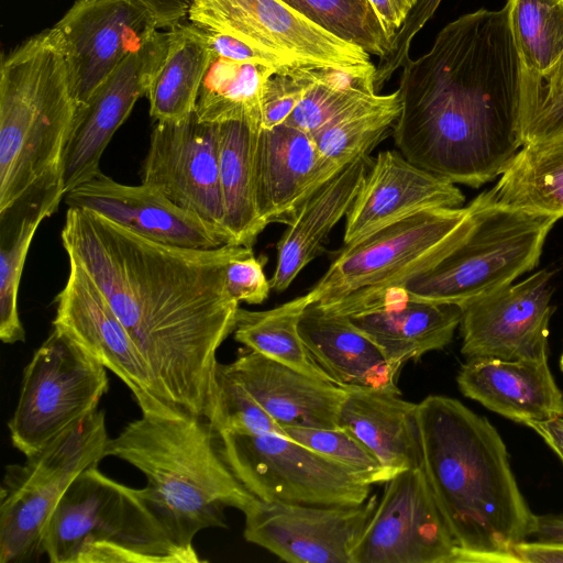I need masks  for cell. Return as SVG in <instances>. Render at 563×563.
I'll return each mask as SVG.
<instances>
[{
  "label": "cell",
  "mask_w": 563,
  "mask_h": 563,
  "mask_svg": "<svg viewBox=\"0 0 563 563\" xmlns=\"http://www.w3.org/2000/svg\"><path fill=\"white\" fill-rule=\"evenodd\" d=\"M62 243L93 280L129 332L165 399L207 418L218 349L240 308L227 267L253 249H189L146 239L108 218L68 208Z\"/></svg>",
  "instance_id": "6da1fadb"
},
{
  "label": "cell",
  "mask_w": 563,
  "mask_h": 563,
  "mask_svg": "<svg viewBox=\"0 0 563 563\" xmlns=\"http://www.w3.org/2000/svg\"><path fill=\"white\" fill-rule=\"evenodd\" d=\"M521 69L506 7L451 21L402 65L396 147L453 184L495 179L522 146Z\"/></svg>",
  "instance_id": "7a4b0ae2"
},
{
  "label": "cell",
  "mask_w": 563,
  "mask_h": 563,
  "mask_svg": "<svg viewBox=\"0 0 563 563\" xmlns=\"http://www.w3.org/2000/svg\"><path fill=\"white\" fill-rule=\"evenodd\" d=\"M422 468L459 548V563H517L514 548L537 517L522 496L505 442L460 400L427 396L417 410Z\"/></svg>",
  "instance_id": "3957f363"
},
{
  "label": "cell",
  "mask_w": 563,
  "mask_h": 563,
  "mask_svg": "<svg viewBox=\"0 0 563 563\" xmlns=\"http://www.w3.org/2000/svg\"><path fill=\"white\" fill-rule=\"evenodd\" d=\"M77 104L51 29L2 54L0 218L53 216L62 200L63 157ZM21 221V220H20Z\"/></svg>",
  "instance_id": "277c9868"
},
{
  "label": "cell",
  "mask_w": 563,
  "mask_h": 563,
  "mask_svg": "<svg viewBox=\"0 0 563 563\" xmlns=\"http://www.w3.org/2000/svg\"><path fill=\"white\" fill-rule=\"evenodd\" d=\"M123 460L146 478L144 495L174 541L197 563L194 539L208 528H227L225 508L243 514L257 499L222 457L206 418L142 413L109 439L106 457Z\"/></svg>",
  "instance_id": "5b68a950"
},
{
  "label": "cell",
  "mask_w": 563,
  "mask_h": 563,
  "mask_svg": "<svg viewBox=\"0 0 563 563\" xmlns=\"http://www.w3.org/2000/svg\"><path fill=\"white\" fill-rule=\"evenodd\" d=\"M91 466L53 512L44 551L51 563H197L172 538L143 488Z\"/></svg>",
  "instance_id": "8992f818"
},
{
  "label": "cell",
  "mask_w": 563,
  "mask_h": 563,
  "mask_svg": "<svg viewBox=\"0 0 563 563\" xmlns=\"http://www.w3.org/2000/svg\"><path fill=\"white\" fill-rule=\"evenodd\" d=\"M473 205L433 208L343 245L327 272L299 296L308 307L340 312L386 290L402 288L435 265L467 232Z\"/></svg>",
  "instance_id": "52a82bcc"
},
{
  "label": "cell",
  "mask_w": 563,
  "mask_h": 563,
  "mask_svg": "<svg viewBox=\"0 0 563 563\" xmlns=\"http://www.w3.org/2000/svg\"><path fill=\"white\" fill-rule=\"evenodd\" d=\"M471 202L470 229L435 265L402 287L409 299L462 306L538 265L556 218L498 205L487 191Z\"/></svg>",
  "instance_id": "ba28073f"
},
{
  "label": "cell",
  "mask_w": 563,
  "mask_h": 563,
  "mask_svg": "<svg viewBox=\"0 0 563 563\" xmlns=\"http://www.w3.org/2000/svg\"><path fill=\"white\" fill-rule=\"evenodd\" d=\"M106 413L79 420L21 464L5 466L0 488V562L22 563L44 551L48 521L71 483L106 457Z\"/></svg>",
  "instance_id": "9c48e42d"
},
{
  "label": "cell",
  "mask_w": 563,
  "mask_h": 563,
  "mask_svg": "<svg viewBox=\"0 0 563 563\" xmlns=\"http://www.w3.org/2000/svg\"><path fill=\"white\" fill-rule=\"evenodd\" d=\"M109 389L107 368L76 341L53 328L23 371L8 422L13 446L26 457L98 410Z\"/></svg>",
  "instance_id": "30bf717a"
},
{
  "label": "cell",
  "mask_w": 563,
  "mask_h": 563,
  "mask_svg": "<svg viewBox=\"0 0 563 563\" xmlns=\"http://www.w3.org/2000/svg\"><path fill=\"white\" fill-rule=\"evenodd\" d=\"M219 450L257 499L311 506H360L372 484L349 467L278 433H219Z\"/></svg>",
  "instance_id": "8fae6325"
},
{
  "label": "cell",
  "mask_w": 563,
  "mask_h": 563,
  "mask_svg": "<svg viewBox=\"0 0 563 563\" xmlns=\"http://www.w3.org/2000/svg\"><path fill=\"white\" fill-rule=\"evenodd\" d=\"M188 20L232 35L295 65L352 69L369 66V54L283 0H192Z\"/></svg>",
  "instance_id": "7c38bea8"
},
{
  "label": "cell",
  "mask_w": 563,
  "mask_h": 563,
  "mask_svg": "<svg viewBox=\"0 0 563 563\" xmlns=\"http://www.w3.org/2000/svg\"><path fill=\"white\" fill-rule=\"evenodd\" d=\"M352 551L353 563H459V548L422 467L384 483Z\"/></svg>",
  "instance_id": "4fadbf2b"
},
{
  "label": "cell",
  "mask_w": 563,
  "mask_h": 563,
  "mask_svg": "<svg viewBox=\"0 0 563 563\" xmlns=\"http://www.w3.org/2000/svg\"><path fill=\"white\" fill-rule=\"evenodd\" d=\"M51 30L79 107L159 29L137 0H76Z\"/></svg>",
  "instance_id": "5bb4252c"
},
{
  "label": "cell",
  "mask_w": 563,
  "mask_h": 563,
  "mask_svg": "<svg viewBox=\"0 0 563 563\" xmlns=\"http://www.w3.org/2000/svg\"><path fill=\"white\" fill-rule=\"evenodd\" d=\"M68 263L66 284L55 298L53 327L114 373L131 390L142 413L188 416L162 395L148 365L93 280L77 263Z\"/></svg>",
  "instance_id": "9a60e30c"
},
{
  "label": "cell",
  "mask_w": 563,
  "mask_h": 563,
  "mask_svg": "<svg viewBox=\"0 0 563 563\" xmlns=\"http://www.w3.org/2000/svg\"><path fill=\"white\" fill-rule=\"evenodd\" d=\"M553 273L542 269L461 306V353L467 358L548 356Z\"/></svg>",
  "instance_id": "2e32d148"
},
{
  "label": "cell",
  "mask_w": 563,
  "mask_h": 563,
  "mask_svg": "<svg viewBox=\"0 0 563 563\" xmlns=\"http://www.w3.org/2000/svg\"><path fill=\"white\" fill-rule=\"evenodd\" d=\"M377 503V495L360 506L260 500L244 514L243 536L289 563H353V548Z\"/></svg>",
  "instance_id": "e0dca14e"
},
{
  "label": "cell",
  "mask_w": 563,
  "mask_h": 563,
  "mask_svg": "<svg viewBox=\"0 0 563 563\" xmlns=\"http://www.w3.org/2000/svg\"><path fill=\"white\" fill-rule=\"evenodd\" d=\"M142 183L228 233L219 179L218 123L200 121L195 111L179 121H156Z\"/></svg>",
  "instance_id": "ac0fdd59"
},
{
  "label": "cell",
  "mask_w": 563,
  "mask_h": 563,
  "mask_svg": "<svg viewBox=\"0 0 563 563\" xmlns=\"http://www.w3.org/2000/svg\"><path fill=\"white\" fill-rule=\"evenodd\" d=\"M170 37V30H156L126 56L85 104L77 107L63 157L65 195L101 172L103 151L137 99L146 95L166 56Z\"/></svg>",
  "instance_id": "d6986e66"
},
{
  "label": "cell",
  "mask_w": 563,
  "mask_h": 563,
  "mask_svg": "<svg viewBox=\"0 0 563 563\" xmlns=\"http://www.w3.org/2000/svg\"><path fill=\"white\" fill-rule=\"evenodd\" d=\"M68 208L99 213L156 242L189 249L231 244L228 233L169 200L158 188L120 184L101 172L64 196Z\"/></svg>",
  "instance_id": "ffe728a7"
},
{
  "label": "cell",
  "mask_w": 563,
  "mask_h": 563,
  "mask_svg": "<svg viewBox=\"0 0 563 563\" xmlns=\"http://www.w3.org/2000/svg\"><path fill=\"white\" fill-rule=\"evenodd\" d=\"M464 201L455 184L415 165L399 151H382L372 159L345 217L343 245L416 212L459 208Z\"/></svg>",
  "instance_id": "44dd1931"
},
{
  "label": "cell",
  "mask_w": 563,
  "mask_h": 563,
  "mask_svg": "<svg viewBox=\"0 0 563 563\" xmlns=\"http://www.w3.org/2000/svg\"><path fill=\"white\" fill-rule=\"evenodd\" d=\"M342 168L321 155L311 134L288 124L261 128L254 153L261 219L266 225L288 224L300 205Z\"/></svg>",
  "instance_id": "7402d4cb"
},
{
  "label": "cell",
  "mask_w": 563,
  "mask_h": 563,
  "mask_svg": "<svg viewBox=\"0 0 563 563\" xmlns=\"http://www.w3.org/2000/svg\"><path fill=\"white\" fill-rule=\"evenodd\" d=\"M361 306L346 317L380 349L398 375L409 361L450 344L462 314L459 305L409 299L402 288L386 290Z\"/></svg>",
  "instance_id": "603a6c76"
},
{
  "label": "cell",
  "mask_w": 563,
  "mask_h": 563,
  "mask_svg": "<svg viewBox=\"0 0 563 563\" xmlns=\"http://www.w3.org/2000/svg\"><path fill=\"white\" fill-rule=\"evenodd\" d=\"M223 367L282 427L339 428L345 388L247 347Z\"/></svg>",
  "instance_id": "cb8c5ba5"
},
{
  "label": "cell",
  "mask_w": 563,
  "mask_h": 563,
  "mask_svg": "<svg viewBox=\"0 0 563 563\" xmlns=\"http://www.w3.org/2000/svg\"><path fill=\"white\" fill-rule=\"evenodd\" d=\"M456 383L465 397L519 423L563 416V393L552 376L548 356L467 358Z\"/></svg>",
  "instance_id": "d4e9b609"
},
{
  "label": "cell",
  "mask_w": 563,
  "mask_h": 563,
  "mask_svg": "<svg viewBox=\"0 0 563 563\" xmlns=\"http://www.w3.org/2000/svg\"><path fill=\"white\" fill-rule=\"evenodd\" d=\"M298 331L317 364L343 388L400 395L396 374L380 349L351 320L317 303L302 312Z\"/></svg>",
  "instance_id": "484cf974"
},
{
  "label": "cell",
  "mask_w": 563,
  "mask_h": 563,
  "mask_svg": "<svg viewBox=\"0 0 563 563\" xmlns=\"http://www.w3.org/2000/svg\"><path fill=\"white\" fill-rule=\"evenodd\" d=\"M372 159L369 154L355 157L300 205L277 243L269 279L274 291L286 290L321 253L332 229L346 217Z\"/></svg>",
  "instance_id": "4316f807"
},
{
  "label": "cell",
  "mask_w": 563,
  "mask_h": 563,
  "mask_svg": "<svg viewBox=\"0 0 563 563\" xmlns=\"http://www.w3.org/2000/svg\"><path fill=\"white\" fill-rule=\"evenodd\" d=\"M345 389L338 426L365 445L388 479L422 467L418 404L387 391Z\"/></svg>",
  "instance_id": "83f0119b"
},
{
  "label": "cell",
  "mask_w": 563,
  "mask_h": 563,
  "mask_svg": "<svg viewBox=\"0 0 563 563\" xmlns=\"http://www.w3.org/2000/svg\"><path fill=\"white\" fill-rule=\"evenodd\" d=\"M261 126L244 120L219 124V179L231 244L253 249L267 227L255 200L254 153Z\"/></svg>",
  "instance_id": "f1b7e54d"
},
{
  "label": "cell",
  "mask_w": 563,
  "mask_h": 563,
  "mask_svg": "<svg viewBox=\"0 0 563 563\" xmlns=\"http://www.w3.org/2000/svg\"><path fill=\"white\" fill-rule=\"evenodd\" d=\"M487 195L505 207L562 218L563 133L522 145Z\"/></svg>",
  "instance_id": "f546056e"
},
{
  "label": "cell",
  "mask_w": 563,
  "mask_h": 563,
  "mask_svg": "<svg viewBox=\"0 0 563 563\" xmlns=\"http://www.w3.org/2000/svg\"><path fill=\"white\" fill-rule=\"evenodd\" d=\"M172 31L169 46L145 97L155 121H179L190 115L211 52L199 25L183 22Z\"/></svg>",
  "instance_id": "4dcf8cb0"
},
{
  "label": "cell",
  "mask_w": 563,
  "mask_h": 563,
  "mask_svg": "<svg viewBox=\"0 0 563 563\" xmlns=\"http://www.w3.org/2000/svg\"><path fill=\"white\" fill-rule=\"evenodd\" d=\"M272 68L211 56L195 113L202 122L244 120L261 126L262 97Z\"/></svg>",
  "instance_id": "1f68e13d"
},
{
  "label": "cell",
  "mask_w": 563,
  "mask_h": 563,
  "mask_svg": "<svg viewBox=\"0 0 563 563\" xmlns=\"http://www.w3.org/2000/svg\"><path fill=\"white\" fill-rule=\"evenodd\" d=\"M306 308L299 297L268 310L239 308L234 340L303 374L333 383L300 338L298 323Z\"/></svg>",
  "instance_id": "d6a6232c"
},
{
  "label": "cell",
  "mask_w": 563,
  "mask_h": 563,
  "mask_svg": "<svg viewBox=\"0 0 563 563\" xmlns=\"http://www.w3.org/2000/svg\"><path fill=\"white\" fill-rule=\"evenodd\" d=\"M400 113L398 90L373 95L330 122L312 137L321 155L344 167L355 157L369 154L393 129Z\"/></svg>",
  "instance_id": "836d02e7"
},
{
  "label": "cell",
  "mask_w": 563,
  "mask_h": 563,
  "mask_svg": "<svg viewBox=\"0 0 563 563\" xmlns=\"http://www.w3.org/2000/svg\"><path fill=\"white\" fill-rule=\"evenodd\" d=\"M375 71L374 64L352 69L319 67L316 81L284 124L313 135L376 95Z\"/></svg>",
  "instance_id": "e575fe53"
},
{
  "label": "cell",
  "mask_w": 563,
  "mask_h": 563,
  "mask_svg": "<svg viewBox=\"0 0 563 563\" xmlns=\"http://www.w3.org/2000/svg\"><path fill=\"white\" fill-rule=\"evenodd\" d=\"M505 7L522 70L547 73L563 55V0H507Z\"/></svg>",
  "instance_id": "d590c367"
},
{
  "label": "cell",
  "mask_w": 563,
  "mask_h": 563,
  "mask_svg": "<svg viewBox=\"0 0 563 563\" xmlns=\"http://www.w3.org/2000/svg\"><path fill=\"white\" fill-rule=\"evenodd\" d=\"M335 36L385 58L391 41L368 0H283Z\"/></svg>",
  "instance_id": "8d00e7d4"
},
{
  "label": "cell",
  "mask_w": 563,
  "mask_h": 563,
  "mask_svg": "<svg viewBox=\"0 0 563 563\" xmlns=\"http://www.w3.org/2000/svg\"><path fill=\"white\" fill-rule=\"evenodd\" d=\"M520 132L522 145L563 133V55L542 75L521 69Z\"/></svg>",
  "instance_id": "74e56055"
},
{
  "label": "cell",
  "mask_w": 563,
  "mask_h": 563,
  "mask_svg": "<svg viewBox=\"0 0 563 563\" xmlns=\"http://www.w3.org/2000/svg\"><path fill=\"white\" fill-rule=\"evenodd\" d=\"M45 213L25 216L9 230V242L2 240L0 250V339L13 344L25 341L19 316L18 295L30 245Z\"/></svg>",
  "instance_id": "f35d334b"
},
{
  "label": "cell",
  "mask_w": 563,
  "mask_h": 563,
  "mask_svg": "<svg viewBox=\"0 0 563 563\" xmlns=\"http://www.w3.org/2000/svg\"><path fill=\"white\" fill-rule=\"evenodd\" d=\"M217 434L225 432L245 434L278 433V424L256 399L218 363L213 394L206 418Z\"/></svg>",
  "instance_id": "ab89813d"
},
{
  "label": "cell",
  "mask_w": 563,
  "mask_h": 563,
  "mask_svg": "<svg viewBox=\"0 0 563 563\" xmlns=\"http://www.w3.org/2000/svg\"><path fill=\"white\" fill-rule=\"evenodd\" d=\"M285 435L354 471L372 485L388 477L378 460L354 435L342 428L283 427Z\"/></svg>",
  "instance_id": "60d3db41"
},
{
  "label": "cell",
  "mask_w": 563,
  "mask_h": 563,
  "mask_svg": "<svg viewBox=\"0 0 563 563\" xmlns=\"http://www.w3.org/2000/svg\"><path fill=\"white\" fill-rule=\"evenodd\" d=\"M319 67L298 65L273 74L262 97V129L284 124L316 81Z\"/></svg>",
  "instance_id": "b9f144b4"
},
{
  "label": "cell",
  "mask_w": 563,
  "mask_h": 563,
  "mask_svg": "<svg viewBox=\"0 0 563 563\" xmlns=\"http://www.w3.org/2000/svg\"><path fill=\"white\" fill-rule=\"evenodd\" d=\"M442 0H419L407 16L405 23L391 41L390 53L379 60L375 71L376 93L389 80L391 75L409 58V51L415 36L433 16Z\"/></svg>",
  "instance_id": "7bdbcfd3"
},
{
  "label": "cell",
  "mask_w": 563,
  "mask_h": 563,
  "mask_svg": "<svg viewBox=\"0 0 563 563\" xmlns=\"http://www.w3.org/2000/svg\"><path fill=\"white\" fill-rule=\"evenodd\" d=\"M225 286L233 299L249 305L264 302L272 289L264 273V262L254 254L230 262L225 273Z\"/></svg>",
  "instance_id": "ee69618b"
},
{
  "label": "cell",
  "mask_w": 563,
  "mask_h": 563,
  "mask_svg": "<svg viewBox=\"0 0 563 563\" xmlns=\"http://www.w3.org/2000/svg\"><path fill=\"white\" fill-rule=\"evenodd\" d=\"M199 26L207 40L211 56L239 63L262 65L277 73L292 66H298L278 56L260 51L238 37L208 26Z\"/></svg>",
  "instance_id": "f6af8a7d"
},
{
  "label": "cell",
  "mask_w": 563,
  "mask_h": 563,
  "mask_svg": "<svg viewBox=\"0 0 563 563\" xmlns=\"http://www.w3.org/2000/svg\"><path fill=\"white\" fill-rule=\"evenodd\" d=\"M386 36L393 41L419 0H368Z\"/></svg>",
  "instance_id": "bcb514c9"
},
{
  "label": "cell",
  "mask_w": 563,
  "mask_h": 563,
  "mask_svg": "<svg viewBox=\"0 0 563 563\" xmlns=\"http://www.w3.org/2000/svg\"><path fill=\"white\" fill-rule=\"evenodd\" d=\"M154 18L158 29L172 30L188 18L192 0H137Z\"/></svg>",
  "instance_id": "7dc6e473"
},
{
  "label": "cell",
  "mask_w": 563,
  "mask_h": 563,
  "mask_svg": "<svg viewBox=\"0 0 563 563\" xmlns=\"http://www.w3.org/2000/svg\"><path fill=\"white\" fill-rule=\"evenodd\" d=\"M517 563H563V542H519L514 548Z\"/></svg>",
  "instance_id": "c3c4849f"
},
{
  "label": "cell",
  "mask_w": 563,
  "mask_h": 563,
  "mask_svg": "<svg viewBox=\"0 0 563 563\" xmlns=\"http://www.w3.org/2000/svg\"><path fill=\"white\" fill-rule=\"evenodd\" d=\"M527 426L533 429L563 462V416L529 422Z\"/></svg>",
  "instance_id": "681fc988"
},
{
  "label": "cell",
  "mask_w": 563,
  "mask_h": 563,
  "mask_svg": "<svg viewBox=\"0 0 563 563\" xmlns=\"http://www.w3.org/2000/svg\"><path fill=\"white\" fill-rule=\"evenodd\" d=\"M532 537L541 541L563 542V514L538 516Z\"/></svg>",
  "instance_id": "f907efd6"
},
{
  "label": "cell",
  "mask_w": 563,
  "mask_h": 563,
  "mask_svg": "<svg viewBox=\"0 0 563 563\" xmlns=\"http://www.w3.org/2000/svg\"><path fill=\"white\" fill-rule=\"evenodd\" d=\"M560 367H561V371L563 372V353L560 358Z\"/></svg>",
  "instance_id": "816d5d0a"
}]
</instances>
